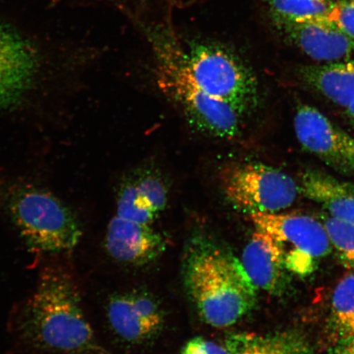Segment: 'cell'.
Masks as SVG:
<instances>
[{
    "mask_svg": "<svg viewBox=\"0 0 354 354\" xmlns=\"http://www.w3.org/2000/svg\"><path fill=\"white\" fill-rule=\"evenodd\" d=\"M0 209L30 253L41 259L71 254L81 241L82 225L72 209L32 184L0 183Z\"/></svg>",
    "mask_w": 354,
    "mask_h": 354,
    "instance_id": "cell-4",
    "label": "cell"
},
{
    "mask_svg": "<svg viewBox=\"0 0 354 354\" xmlns=\"http://www.w3.org/2000/svg\"><path fill=\"white\" fill-rule=\"evenodd\" d=\"M153 53L158 86L198 129L220 138L240 132L242 115L206 94L185 63L183 41L170 24H141Z\"/></svg>",
    "mask_w": 354,
    "mask_h": 354,
    "instance_id": "cell-3",
    "label": "cell"
},
{
    "mask_svg": "<svg viewBox=\"0 0 354 354\" xmlns=\"http://www.w3.org/2000/svg\"><path fill=\"white\" fill-rule=\"evenodd\" d=\"M220 183L225 196L250 214L281 212L300 194L290 175L261 162L230 163L221 171Z\"/></svg>",
    "mask_w": 354,
    "mask_h": 354,
    "instance_id": "cell-6",
    "label": "cell"
},
{
    "mask_svg": "<svg viewBox=\"0 0 354 354\" xmlns=\"http://www.w3.org/2000/svg\"><path fill=\"white\" fill-rule=\"evenodd\" d=\"M270 17L313 19L326 17L333 10L337 0H262Z\"/></svg>",
    "mask_w": 354,
    "mask_h": 354,
    "instance_id": "cell-19",
    "label": "cell"
},
{
    "mask_svg": "<svg viewBox=\"0 0 354 354\" xmlns=\"http://www.w3.org/2000/svg\"><path fill=\"white\" fill-rule=\"evenodd\" d=\"M328 354H354V336L336 340L333 348L330 349Z\"/></svg>",
    "mask_w": 354,
    "mask_h": 354,
    "instance_id": "cell-23",
    "label": "cell"
},
{
    "mask_svg": "<svg viewBox=\"0 0 354 354\" xmlns=\"http://www.w3.org/2000/svg\"><path fill=\"white\" fill-rule=\"evenodd\" d=\"M183 354H233L227 349L212 340L203 337H196L185 345Z\"/></svg>",
    "mask_w": 354,
    "mask_h": 354,
    "instance_id": "cell-22",
    "label": "cell"
},
{
    "mask_svg": "<svg viewBox=\"0 0 354 354\" xmlns=\"http://www.w3.org/2000/svg\"><path fill=\"white\" fill-rule=\"evenodd\" d=\"M167 189L157 175L145 174L124 184L115 216L135 223L151 224L165 210Z\"/></svg>",
    "mask_w": 354,
    "mask_h": 354,
    "instance_id": "cell-14",
    "label": "cell"
},
{
    "mask_svg": "<svg viewBox=\"0 0 354 354\" xmlns=\"http://www.w3.org/2000/svg\"><path fill=\"white\" fill-rule=\"evenodd\" d=\"M346 113L348 117L351 118V120L354 123V100L346 108Z\"/></svg>",
    "mask_w": 354,
    "mask_h": 354,
    "instance_id": "cell-24",
    "label": "cell"
},
{
    "mask_svg": "<svg viewBox=\"0 0 354 354\" xmlns=\"http://www.w3.org/2000/svg\"><path fill=\"white\" fill-rule=\"evenodd\" d=\"M233 354H310L307 340L295 332L266 337L239 335L230 344Z\"/></svg>",
    "mask_w": 354,
    "mask_h": 354,
    "instance_id": "cell-17",
    "label": "cell"
},
{
    "mask_svg": "<svg viewBox=\"0 0 354 354\" xmlns=\"http://www.w3.org/2000/svg\"><path fill=\"white\" fill-rule=\"evenodd\" d=\"M326 19L354 39V0H337Z\"/></svg>",
    "mask_w": 354,
    "mask_h": 354,
    "instance_id": "cell-21",
    "label": "cell"
},
{
    "mask_svg": "<svg viewBox=\"0 0 354 354\" xmlns=\"http://www.w3.org/2000/svg\"><path fill=\"white\" fill-rule=\"evenodd\" d=\"M323 225L335 248L340 262L348 269H354V224L327 216Z\"/></svg>",
    "mask_w": 354,
    "mask_h": 354,
    "instance_id": "cell-20",
    "label": "cell"
},
{
    "mask_svg": "<svg viewBox=\"0 0 354 354\" xmlns=\"http://www.w3.org/2000/svg\"><path fill=\"white\" fill-rule=\"evenodd\" d=\"M299 193L319 203L332 218L354 224V185L324 171L308 168L300 174Z\"/></svg>",
    "mask_w": 354,
    "mask_h": 354,
    "instance_id": "cell-15",
    "label": "cell"
},
{
    "mask_svg": "<svg viewBox=\"0 0 354 354\" xmlns=\"http://www.w3.org/2000/svg\"><path fill=\"white\" fill-rule=\"evenodd\" d=\"M241 263L258 289L273 295H282L288 289L289 270L280 249L268 234L257 230L243 250Z\"/></svg>",
    "mask_w": 354,
    "mask_h": 354,
    "instance_id": "cell-13",
    "label": "cell"
},
{
    "mask_svg": "<svg viewBox=\"0 0 354 354\" xmlns=\"http://www.w3.org/2000/svg\"><path fill=\"white\" fill-rule=\"evenodd\" d=\"M165 238L150 224L114 216L106 233L104 248L117 262L142 266L153 262L165 251Z\"/></svg>",
    "mask_w": 354,
    "mask_h": 354,
    "instance_id": "cell-12",
    "label": "cell"
},
{
    "mask_svg": "<svg viewBox=\"0 0 354 354\" xmlns=\"http://www.w3.org/2000/svg\"><path fill=\"white\" fill-rule=\"evenodd\" d=\"M207 1V0H188V6H193V4L201 3Z\"/></svg>",
    "mask_w": 354,
    "mask_h": 354,
    "instance_id": "cell-25",
    "label": "cell"
},
{
    "mask_svg": "<svg viewBox=\"0 0 354 354\" xmlns=\"http://www.w3.org/2000/svg\"><path fill=\"white\" fill-rule=\"evenodd\" d=\"M111 330L124 342L140 344L153 339L165 324V313L153 296L143 291L113 295L106 304Z\"/></svg>",
    "mask_w": 354,
    "mask_h": 354,
    "instance_id": "cell-10",
    "label": "cell"
},
{
    "mask_svg": "<svg viewBox=\"0 0 354 354\" xmlns=\"http://www.w3.org/2000/svg\"><path fill=\"white\" fill-rule=\"evenodd\" d=\"M190 74L206 94L223 102L241 115L256 99L257 82L240 57L223 44L209 41L183 42Z\"/></svg>",
    "mask_w": 354,
    "mask_h": 354,
    "instance_id": "cell-5",
    "label": "cell"
},
{
    "mask_svg": "<svg viewBox=\"0 0 354 354\" xmlns=\"http://www.w3.org/2000/svg\"><path fill=\"white\" fill-rule=\"evenodd\" d=\"M71 254L44 257L34 289L13 304L7 330L17 352L109 354L82 306Z\"/></svg>",
    "mask_w": 354,
    "mask_h": 354,
    "instance_id": "cell-1",
    "label": "cell"
},
{
    "mask_svg": "<svg viewBox=\"0 0 354 354\" xmlns=\"http://www.w3.org/2000/svg\"><path fill=\"white\" fill-rule=\"evenodd\" d=\"M330 326L336 340L354 336V272L335 287L331 299Z\"/></svg>",
    "mask_w": 354,
    "mask_h": 354,
    "instance_id": "cell-18",
    "label": "cell"
},
{
    "mask_svg": "<svg viewBox=\"0 0 354 354\" xmlns=\"http://www.w3.org/2000/svg\"><path fill=\"white\" fill-rule=\"evenodd\" d=\"M300 78L313 90L346 109L354 100V60L303 66Z\"/></svg>",
    "mask_w": 354,
    "mask_h": 354,
    "instance_id": "cell-16",
    "label": "cell"
},
{
    "mask_svg": "<svg viewBox=\"0 0 354 354\" xmlns=\"http://www.w3.org/2000/svg\"><path fill=\"white\" fill-rule=\"evenodd\" d=\"M252 223L275 241L289 272L308 275L330 254L331 245L324 225L308 215L252 212Z\"/></svg>",
    "mask_w": 354,
    "mask_h": 354,
    "instance_id": "cell-7",
    "label": "cell"
},
{
    "mask_svg": "<svg viewBox=\"0 0 354 354\" xmlns=\"http://www.w3.org/2000/svg\"><path fill=\"white\" fill-rule=\"evenodd\" d=\"M301 145L336 171L354 176V139L320 110L300 105L294 119Z\"/></svg>",
    "mask_w": 354,
    "mask_h": 354,
    "instance_id": "cell-8",
    "label": "cell"
},
{
    "mask_svg": "<svg viewBox=\"0 0 354 354\" xmlns=\"http://www.w3.org/2000/svg\"><path fill=\"white\" fill-rule=\"evenodd\" d=\"M185 290L207 324L232 326L257 303V288L241 261L227 248L205 239L192 242L185 256Z\"/></svg>",
    "mask_w": 354,
    "mask_h": 354,
    "instance_id": "cell-2",
    "label": "cell"
},
{
    "mask_svg": "<svg viewBox=\"0 0 354 354\" xmlns=\"http://www.w3.org/2000/svg\"><path fill=\"white\" fill-rule=\"evenodd\" d=\"M37 68L32 44L10 26L0 24V109L21 104L32 88Z\"/></svg>",
    "mask_w": 354,
    "mask_h": 354,
    "instance_id": "cell-11",
    "label": "cell"
},
{
    "mask_svg": "<svg viewBox=\"0 0 354 354\" xmlns=\"http://www.w3.org/2000/svg\"><path fill=\"white\" fill-rule=\"evenodd\" d=\"M270 19L286 41L313 60L324 63L342 61L354 52V39L326 17Z\"/></svg>",
    "mask_w": 354,
    "mask_h": 354,
    "instance_id": "cell-9",
    "label": "cell"
}]
</instances>
